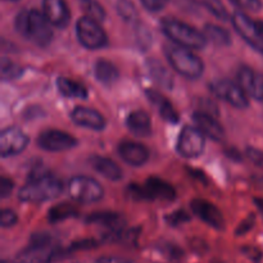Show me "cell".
Here are the masks:
<instances>
[{
	"instance_id": "42",
	"label": "cell",
	"mask_w": 263,
	"mask_h": 263,
	"mask_svg": "<svg viewBox=\"0 0 263 263\" xmlns=\"http://www.w3.org/2000/svg\"><path fill=\"white\" fill-rule=\"evenodd\" d=\"M225 154L228 157H230V158H233L234 161H236V159H238V161H240V159H241L240 153H239L238 151H235V149H230V151H226Z\"/></svg>"
},
{
	"instance_id": "14",
	"label": "cell",
	"mask_w": 263,
	"mask_h": 263,
	"mask_svg": "<svg viewBox=\"0 0 263 263\" xmlns=\"http://www.w3.org/2000/svg\"><path fill=\"white\" fill-rule=\"evenodd\" d=\"M193 212L197 217H199L203 222L210 225L216 230H222L225 228V218L221 211L205 199H194L190 204Z\"/></svg>"
},
{
	"instance_id": "39",
	"label": "cell",
	"mask_w": 263,
	"mask_h": 263,
	"mask_svg": "<svg viewBox=\"0 0 263 263\" xmlns=\"http://www.w3.org/2000/svg\"><path fill=\"white\" fill-rule=\"evenodd\" d=\"M13 190V181L8 177H2L0 179V197L7 198Z\"/></svg>"
},
{
	"instance_id": "24",
	"label": "cell",
	"mask_w": 263,
	"mask_h": 263,
	"mask_svg": "<svg viewBox=\"0 0 263 263\" xmlns=\"http://www.w3.org/2000/svg\"><path fill=\"white\" fill-rule=\"evenodd\" d=\"M146 68L152 79L157 82L161 87L166 90L174 89L175 81L172 73L157 59H148L146 62Z\"/></svg>"
},
{
	"instance_id": "45",
	"label": "cell",
	"mask_w": 263,
	"mask_h": 263,
	"mask_svg": "<svg viewBox=\"0 0 263 263\" xmlns=\"http://www.w3.org/2000/svg\"><path fill=\"white\" fill-rule=\"evenodd\" d=\"M13 2H15V0H13Z\"/></svg>"
},
{
	"instance_id": "23",
	"label": "cell",
	"mask_w": 263,
	"mask_h": 263,
	"mask_svg": "<svg viewBox=\"0 0 263 263\" xmlns=\"http://www.w3.org/2000/svg\"><path fill=\"white\" fill-rule=\"evenodd\" d=\"M90 162H91V166L94 167L95 171L99 172L102 176L110 180V181H118L123 177L121 167L115 161L107 158V157L95 156L90 159Z\"/></svg>"
},
{
	"instance_id": "6",
	"label": "cell",
	"mask_w": 263,
	"mask_h": 263,
	"mask_svg": "<svg viewBox=\"0 0 263 263\" xmlns=\"http://www.w3.org/2000/svg\"><path fill=\"white\" fill-rule=\"evenodd\" d=\"M68 194L74 202L82 204H91L103 199L104 189L95 179L87 176L72 177L67 185Z\"/></svg>"
},
{
	"instance_id": "19",
	"label": "cell",
	"mask_w": 263,
	"mask_h": 263,
	"mask_svg": "<svg viewBox=\"0 0 263 263\" xmlns=\"http://www.w3.org/2000/svg\"><path fill=\"white\" fill-rule=\"evenodd\" d=\"M118 154L128 166L140 167L149 159V151L145 145L134 141H123L118 145Z\"/></svg>"
},
{
	"instance_id": "27",
	"label": "cell",
	"mask_w": 263,
	"mask_h": 263,
	"mask_svg": "<svg viewBox=\"0 0 263 263\" xmlns=\"http://www.w3.org/2000/svg\"><path fill=\"white\" fill-rule=\"evenodd\" d=\"M204 36L216 45L228 46L231 44V36L229 31L213 23H207L204 26Z\"/></svg>"
},
{
	"instance_id": "7",
	"label": "cell",
	"mask_w": 263,
	"mask_h": 263,
	"mask_svg": "<svg viewBox=\"0 0 263 263\" xmlns=\"http://www.w3.org/2000/svg\"><path fill=\"white\" fill-rule=\"evenodd\" d=\"M76 35L79 43L89 50H98L107 46L108 36L99 22L92 18L81 17L76 23Z\"/></svg>"
},
{
	"instance_id": "40",
	"label": "cell",
	"mask_w": 263,
	"mask_h": 263,
	"mask_svg": "<svg viewBox=\"0 0 263 263\" xmlns=\"http://www.w3.org/2000/svg\"><path fill=\"white\" fill-rule=\"evenodd\" d=\"M97 263H133L130 259L123 258V257H116V256H105L100 257Z\"/></svg>"
},
{
	"instance_id": "5",
	"label": "cell",
	"mask_w": 263,
	"mask_h": 263,
	"mask_svg": "<svg viewBox=\"0 0 263 263\" xmlns=\"http://www.w3.org/2000/svg\"><path fill=\"white\" fill-rule=\"evenodd\" d=\"M55 254V246L49 234H33L30 246L18 253L14 263H50Z\"/></svg>"
},
{
	"instance_id": "16",
	"label": "cell",
	"mask_w": 263,
	"mask_h": 263,
	"mask_svg": "<svg viewBox=\"0 0 263 263\" xmlns=\"http://www.w3.org/2000/svg\"><path fill=\"white\" fill-rule=\"evenodd\" d=\"M238 84L253 99L263 102V73L251 67H241L238 71Z\"/></svg>"
},
{
	"instance_id": "28",
	"label": "cell",
	"mask_w": 263,
	"mask_h": 263,
	"mask_svg": "<svg viewBox=\"0 0 263 263\" xmlns=\"http://www.w3.org/2000/svg\"><path fill=\"white\" fill-rule=\"evenodd\" d=\"M77 215H79V212L73 205L68 204V203H62V204H57L49 210L48 218L49 222L57 223L67 220V218L76 217Z\"/></svg>"
},
{
	"instance_id": "35",
	"label": "cell",
	"mask_w": 263,
	"mask_h": 263,
	"mask_svg": "<svg viewBox=\"0 0 263 263\" xmlns=\"http://www.w3.org/2000/svg\"><path fill=\"white\" fill-rule=\"evenodd\" d=\"M18 217L14 211L12 210H3L0 212V223L3 228H12L17 223Z\"/></svg>"
},
{
	"instance_id": "32",
	"label": "cell",
	"mask_w": 263,
	"mask_h": 263,
	"mask_svg": "<svg viewBox=\"0 0 263 263\" xmlns=\"http://www.w3.org/2000/svg\"><path fill=\"white\" fill-rule=\"evenodd\" d=\"M200 4L207 8L208 12L212 13L216 18L221 21H226L229 18L228 10L221 0H199Z\"/></svg>"
},
{
	"instance_id": "2",
	"label": "cell",
	"mask_w": 263,
	"mask_h": 263,
	"mask_svg": "<svg viewBox=\"0 0 263 263\" xmlns=\"http://www.w3.org/2000/svg\"><path fill=\"white\" fill-rule=\"evenodd\" d=\"M15 30L37 46H46L53 39L51 25L44 13L36 9L22 10L15 18Z\"/></svg>"
},
{
	"instance_id": "36",
	"label": "cell",
	"mask_w": 263,
	"mask_h": 263,
	"mask_svg": "<svg viewBox=\"0 0 263 263\" xmlns=\"http://www.w3.org/2000/svg\"><path fill=\"white\" fill-rule=\"evenodd\" d=\"M140 2L149 12H159L166 7L168 0H140Z\"/></svg>"
},
{
	"instance_id": "30",
	"label": "cell",
	"mask_w": 263,
	"mask_h": 263,
	"mask_svg": "<svg viewBox=\"0 0 263 263\" xmlns=\"http://www.w3.org/2000/svg\"><path fill=\"white\" fill-rule=\"evenodd\" d=\"M80 5L86 13L87 17L92 18V20L102 22L105 20V10L97 0H79Z\"/></svg>"
},
{
	"instance_id": "26",
	"label": "cell",
	"mask_w": 263,
	"mask_h": 263,
	"mask_svg": "<svg viewBox=\"0 0 263 263\" xmlns=\"http://www.w3.org/2000/svg\"><path fill=\"white\" fill-rule=\"evenodd\" d=\"M57 86H58L59 92L66 98H71V99H86L87 98V89L85 85L74 80L59 77L57 80Z\"/></svg>"
},
{
	"instance_id": "44",
	"label": "cell",
	"mask_w": 263,
	"mask_h": 263,
	"mask_svg": "<svg viewBox=\"0 0 263 263\" xmlns=\"http://www.w3.org/2000/svg\"><path fill=\"white\" fill-rule=\"evenodd\" d=\"M258 26H259V30H261V32L263 35V22H262V21H258Z\"/></svg>"
},
{
	"instance_id": "25",
	"label": "cell",
	"mask_w": 263,
	"mask_h": 263,
	"mask_svg": "<svg viewBox=\"0 0 263 263\" xmlns=\"http://www.w3.org/2000/svg\"><path fill=\"white\" fill-rule=\"evenodd\" d=\"M94 76L100 84L112 85L118 80L120 72L112 62L107 59H98L94 64Z\"/></svg>"
},
{
	"instance_id": "18",
	"label": "cell",
	"mask_w": 263,
	"mask_h": 263,
	"mask_svg": "<svg viewBox=\"0 0 263 263\" xmlns=\"http://www.w3.org/2000/svg\"><path fill=\"white\" fill-rule=\"evenodd\" d=\"M193 120H194L198 130L204 136L210 138L211 140L218 141V143L225 140V130L213 115L205 112H195L193 115Z\"/></svg>"
},
{
	"instance_id": "17",
	"label": "cell",
	"mask_w": 263,
	"mask_h": 263,
	"mask_svg": "<svg viewBox=\"0 0 263 263\" xmlns=\"http://www.w3.org/2000/svg\"><path fill=\"white\" fill-rule=\"evenodd\" d=\"M43 13L50 25L64 28L71 21V12L66 0H43Z\"/></svg>"
},
{
	"instance_id": "31",
	"label": "cell",
	"mask_w": 263,
	"mask_h": 263,
	"mask_svg": "<svg viewBox=\"0 0 263 263\" xmlns=\"http://www.w3.org/2000/svg\"><path fill=\"white\" fill-rule=\"evenodd\" d=\"M116 8L120 17L126 22H135L138 20V10L131 0H117Z\"/></svg>"
},
{
	"instance_id": "9",
	"label": "cell",
	"mask_w": 263,
	"mask_h": 263,
	"mask_svg": "<svg viewBox=\"0 0 263 263\" xmlns=\"http://www.w3.org/2000/svg\"><path fill=\"white\" fill-rule=\"evenodd\" d=\"M211 90L217 98L223 102L229 103L231 107L238 109H246L249 107V100L247 92L241 89L239 84L230 81V80H215L210 85Z\"/></svg>"
},
{
	"instance_id": "20",
	"label": "cell",
	"mask_w": 263,
	"mask_h": 263,
	"mask_svg": "<svg viewBox=\"0 0 263 263\" xmlns=\"http://www.w3.org/2000/svg\"><path fill=\"white\" fill-rule=\"evenodd\" d=\"M85 221H86V223H90V225L104 226V228L109 229L110 233L122 231L123 226H125L126 223L125 217H123L121 213L109 212V211L90 213Z\"/></svg>"
},
{
	"instance_id": "15",
	"label": "cell",
	"mask_w": 263,
	"mask_h": 263,
	"mask_svg": "<svg viewBox=\"0 0 263 263\" xmlns=\"http://www.w3.org/2000/svg\"><path fill=\"white\" fill-rule=\"evenodd\" d=\"M72 122L80 127L92 131H103L105 128V118L98 110L87 107H76L69 113Z\"/></svg>"
},
{
	"instance_id": "38",
	"label": "cell",
	"mask_w": 263,
	"mask_h": 263,
	"mask_svg": "<svg viewBox=\"0 0 263 263\" xmlns=\"http://www.w3.org/2000/svg\"><path fill=\"white\" fill-rule=\"evenodd\" d=\"M247 156L249 157L251 161H253L257 166L263 168V152L258 151L256 148H248L247 149Z\"/></svg>"
},
{
	"instance_id": "13",
	"label": "cell",
	"mask_w": 263,
	"mask_h": 263,
	"mask_svg": "<svg viewBox=\"0 0 263 263\" xmlns=\"http://www.w3.org/2000/svg\"><path fill=\"white\" fill-rule=\"evenodd\" d=\"M28 145V136L18 127H8L0 134V156L3 158L18 156Z\"/></svg>"
},
{
	"instance_id": "37",
	"label": "cell",
	"mask_w": 263,
	"mask_h": 263,
	"mask_svg": "<svg viewBox=\"0 0 263 263\" xmlns=\"http://www.w3.org/2000/svg\"><path fill=\"white\" fill-rule=\"evenodd\" d=\"M254 222H256V217H254V215L248 216V217H247L243 222H240V225L238 226V229L235 230V235L241 236L244 235V234L248 233V231L254 226Z\"/></svg>"
},
{
	"instance_id": "22",
	"label": "cell",
	"mask_w": 263,
	"mask_h": 263,
	"mask_svg": "<svg viewBox=\"0 0 263 263\" xmlns=\"http://www.w3.org/2000/svg\"><path fill=\"white\" fill-rule=\"evenodd\" d=\"M126 125L127 128L139 138H146V136L152 135V121L148 113L143 112V110H135V112L130 113L126 120Z\"/></svg>"
},
{
	"instance_id": "21",
	"label": "cell",
	"mask_w": 263,
	"mask_h": 263,
	"mask_svg": "<svg viewBox=\"0 0 263 263\" xmlns=\"http://www.w3.org/2000/svg\"><path fill=\"white\" fill-rule=\"evenodd\" d=\"M146 98H148L149 102L152 103V105H154V107L158 109L159 116H161L166 122L171 123V125L179 123V113H177L176 109L172 107V104L168 102V99H166L161 92L149 89L146 90Z\"/></svg>"
},
{
	"instance_id": "29",
	"label": "cell",
	"mask_w": 263,
	"mask_h": 263,
	"mask_svg": "<svg viewBox=\"0 0 263 263\" xmlns=\"http://www.w3.org/2000/svg\"><path fill=\"white\" fill-rule=\"evenodd\" d=\"M23 71L18 64L13 63L9 59H2V64H0V77L3 81H14V80L20 79L22 76Z\"/></svg>"
},
{
	"instance_id": "11",
	"label": "cell",
	"mask_w": 263,
	"mask_h": 263,
	"mask_svg": "<svg viewBox=\"0 0 263 263\" xmlns=\"http://www.w3.org/2000/svg\"><path fill=\"white\" fill-rule=\"evenodd\" d=\"M205 148L204 135L197 127L185 126L180 133L176 151L184 158H197L202 156Z\"/></svg>"
},
{
	"instance_id": "41",
	"label": "cell",
	"mask_w": 263,
	"mask_h": 263,
	"mask_svg": "<svg viewBox=\"0 0 263 263\" xmlns=\"http://www.w3.org/2000/svg\"><path fill=\"white\" fill-rule=\"evenodd\" d=\"M95 246H97V243H95L94 240H81L72 244L71 249H86V248H92V247Z\"/></svg>"
},
{
	"instance_id": "8",
	"label": "cell",
	"mask_w": 263,
	"mask_h": 263,
	"mask_svg": "<svg viewBox=\"0 0 263 263\" xmlns=\"http://www.w3.org/2000/svg\"><path fill=\"white\" fill-rule=\"evenodd\" d=\"M130 193L135 199L174 200L176 198V190L174 186L159 177H149L141 186L131 185Z\"/></svg>"
},
{
	"instance_id": "12",
	"label": "cell",
	"mask_w": 263,
	"mask_h": 263,
	"mask_svg": "<svg viewBox=\"0 0 263 263\" xmlns=\"http://www.w3.org/2000/svg\"><path fill=\"white\" fill-rule=\"evenodd\" d=\"M37 145L43 151L59 153L74 148L77 145V139L66 131L46 130L39 135Z\"/></svg>"
},
{
	"instance_id": "43",
	"label": "cell",
	"mask_w": 263,
	"mask_h": 263,
	"mask_svg": "<svg viewBox=\"0 0 263 263\" xmlns=\"http://www.w3.org/2000/svg\"><path fill=\"white\" fill-rule=\"evenodd\" d=\"M254 203H256L257 208L259 210V212L263 215V199L262 198H257V199H254Z\"/></svg>"
},
{
	"instance_id": "3",
	"label": "cell",
	"mask_w": 263,
	"mask_h": 263,
	"mask_svg": "<svg viewBox=\"0 0 263 263\" xmlns=\"http://www.w3.org/2000/svg\"><path fill=\"white\" fill-rule=\"evenodd\" d=\"M161 30L172 43L182 48L190 49V50H200L207 45V37L204 33L182 21L175 20V18H164L161 21Z\"/></svg>"
},
{
	"instance_id": "1",
	"label": "cell",
	"mask_w": 263,
	"mask_h": 263,
	"mask_svg": "<svg viewBox=\"0 0 263 263\" xmlns=\"http://www.w3.org/2000/svg\"><path fill=\"white\" fill-rule=\"evenodd\" d=\"M63 185L59 179L43 168L33 170L28 180L18 192V199L25 203H40L58 198Z\"/></svg>"
},
{
	"instance_id": "34",
	"label": "cell",
	"mask_w": 263,
	"mask_h": 263,
	"mask_svg": "<svg viewBox=\"0 0 263 263\" xmlns=\"http://www.w3.org/2000/svg\"><path fill=\"white\" fill-rule=\"evenodd\" d=\"M234 5L249 12H258L262 8V0H230Z\"/></svg>"
},
{
	"instance_id": "4",
	"label": "cell",
	"mask_w": 263,
	"mask_h": 263,
	"mask_svg": "<svg viewBox=\"0 0 263 263\" xmlns=\"http://www.w3.org/2000/svg\"><path fill=\"white\" fill-rule=\"evenodd\" d=\"M164 54L172 68L189 80H198L204 72V63L190 49L176 44L164 45Z\"/></svg>"
},
{
	"instance_id": "33",
	"label": "cell",
	"mask_w": 263,
	"mask_h": 263,
	"mask_svg": "<svg viewBox=\"0 0 263 263\" xmlns=\"http://www.w3.org/2000/svg\"><path fill=\"white\" fill-rule=\"evenodd\" d=\"M187 221H190V215H187L185 211H176V212L171 213V215L166 217V222L170 226H174V228L182 225V223L187 222Z\"/></svg>"
},
{
	"instance_id": "10",
	"label": "cell",
	"mask_w": 263,
	"mask_h": 263,
	"mask_svg": "<svg viewBox=\"0 0 263 263\" xmlns=\"http://www.w3.org/2000/svg\"><path fill=\"white\" fill-rule=\"evenodd\" d=\"M234 28L246 43L258 53L263 54V35L259 30L258 21H253L243 12H235L231 17Z\"/></svg>"
}]
</instances>
